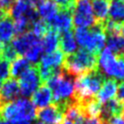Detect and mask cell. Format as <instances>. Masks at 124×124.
Masks as SVG:
<instances>
[{"label":"cell","mask_w":124,"mask_h":124,"mask_svg":"<svg viewBox=\"0 0 124 124\" xmlns=\"http://www.w3.org/2000/svg\"><path fill=\"white\" fill-rule=\"evenodd\" d=\"M75 78L65 70H61L46 80L55 105L64 111L69 105L77 102L75 99Z\"/></svg>","instance_id":"cell-1"},{"label":"cell","mask_w":124,"mask_h":124,"mask_svg":"<svg viewBox=\"0 0 124 124\" xmlns=\"http://www.w3.org/2000/svg\"><path fill=\"white\" fill-rule=\"evenodd\" d=\"M104 75L94 70L75 78V99L78 103L85 102L89 99L95 98L105 82Z\"/></svg>","instance_id":"cell-2"},{"label":"cell","mask_w":124,"mask_h":124,"mask_svg":"<svg viewBox=\"0 0 124 124\" xmlns=\"http://www.w3.org/2000/svg\"><path fill=\"white\" fill-rule=\"evenodd\" d=\"M97 54L84 48L78 49L65 57L63 65L64 70L74 78L97 70Z\"/></svg>","instance_id":"cell-3"},{"label":"cell","mask_w":124,"mask_h":124,"mask_svg":"<svg viewBox=\"0 0 124 124\" xmlns=\"http://www.w3.org/2000/svg\"><path fill=\"white\" fill-rule=\"evenodd\" d=\"M36 117V109L32 102L23 98L0 106V118L5 121L30 122Z\"/></svg>","instance_id":"cell-4"},{"label":"cell","mask_w":124,"mask_h":124,"mask_svg":"<svg viewBox=\"0 0 124 124\" xmlns=\"http://www.w3.org/2000/svg\"><path fill=\"white\" fill-rule=\"evenodd\" d=\"M107 35L101 23L97 22L91 28H77L75 32V39L82 48L87 49L93 53H98L103 49Z\"/></svg>","instance_id":"cell-5"},{"label":"cell","mask_w":124,"mask_h":124,"mask_svg":"<svg viewBox=\"0 0 124 124\" xmlns=\"http://www.w3.org/2000/svg\"><path fill=\"white\" fill-rule=\"evenodd\" d=\"M97 63L104 77L124 82V57L115 56L107 47L100 53Z\"/></svg>","instance_id":"cell-6"},{"label":"cell","mask_w":124,"mask_h":124,"mask_svg":"<svg viewBox=\"0 0 124 124\" xmlns=\"http://www.w3.org/2000/svg\"><path fill=\"white\" fill-rule=\"evenodd\" d=\"M65 55L61 50H55L50 53H46L41 58L39 73L42 81L46 82L52 76L56 75L62 70L64 65Z\"/></svg>","instance_id":"cell-7"},{"label":"cell","mask_w":124,"mask_h":124,"mask_svg":"<svg viewBox=\"0 0 124 124\" xmlns=\"http://www.w3.org/2000/svg\"><path fill=\"white\" fill-rule=\"evenodd\" d=\"M72 12L73 23L77 28H89L97 23L90 0H76Z\"/></svg>","instance_id":"cell-8"},{"label":"cell","mask_w":124,"mask_h":124,"mask_svg":"<svg viewBox=\"0 0 124 124\" xmlns=\"http://www.w3.org/2000/svg\"><path fill=\"white\" fill-rule=\"evenodd\" d=\"M42 82L39 69L37 66L31 67L22 76L19 77L18 86L19 92L24 97L31 96L39 87Z\"/></svg>","instance_id":"cell-9"},{"label":"cell","mask_w":124,"mask_h":124,"mask_svg":"<svg viewBox=\"0 0 124 124\" xmlns=\"http://www.w3.org/2000/svg\"><path fill=\"white\" fill-rule=\"evenodd\" d=\"M49 28L52 30L61 33L70 31L73 25V18H72V10L70 9H63L60 8L55 16L48 22Z\"/></svg>","instance_id":"cell-10"},{"label":"cell","mask_w":124,"mask_h":124,"mask_svg":"<svg viewBox=\"0 0 124 124\" xmlns=\"http://www.w3.org/2000/svg\"><path fill=\"white\" fill-rule=\"evenodd\" d=\"M36 116L44 124H62L64 119V110L54 104L39 109Z\"/></svg>","instance_id":"cell-11"},{"label":"cell","mask_w":124,"mask_h":124,"mask_svg":"<svg viewBox=\"0 0 124 124\" xmlns=\"http://www.w3.org/2000/svg\"><path fill=\"white\" fill-rule=\"evenodd\" d=\"M40 41V39L35 36L30 31L23 33L21 35H17L11 43V46L16 50V54L25 55V53L36 44Z\"/></svg>","instance_id":"cell-12"},{"label":"cell","mask_w":124,"mask_h":124,"mask_svg":"<svg viewBox=\"0 0 124 124\" xmlns=\"http://www.w3.org/2000/svg\"><path fill=\"white\" fill-rule=\"evenodd\" d=\"M19 92L18 82L16 78H7L0 88V106L17 99Z\"/></svg>","instance_id":"cell-13"},{"label":"cell","mask_w":124,"mask_h":124,"mask_svg":"<svg viewBox=\"0 0 124 124\" xmlns=\"http://www.w3.org/2000/svg\"><path fill=\"white\" fill-rule=\"evenodd\" d=\"M52 101H53V97L51 90L46 84L41 85L32 94V104L34 105V107L38 108L39 109L48 107L52 103Z\"/></svg>","instance_id":"cell-14"},{"label":"cell","mask_w":124,"mask_h":124,"mask_svg":"<svg viewBox=\"0 0 124 124\" xmlns=\"http://www.w3.org/2000/svg\"><path fill=\"white\" fill-rule=\"evenodd\" d=\"M117 88H118V84H117L116 80L110 79V78L108 80H105V82L103 83L101 89L99 90V92L95 98L97 99V101L99 103L104 104V103L113 99V97L117 93Z\"/></svg>","instance_id":"cell-15"},{"label":"cell","mask_w":124,"mask_h":124,"mask_svg":"<svg viewBox=\"0 0 124 124\" xmlns=\"http://www.w3.org/2000/svg\"><path fill=\"white\" fill-rule=\"evenodd\" d=\"M16 32L12 18L9 15L4 16L0 19V44L2 46L10 44Z\"/></svg>","instance_id":"cell-16"},{"label":"cell","mask_w":124,"mask_h":124,"mask_svg":"<svg viewBox=\"0 0 124 124\" xmlns=\"http://www.w3.org/2000/svg\"><path fill=\"white\" fill-rule=\"evenodd\" d=\"M37 13L46 22H49L59 11V7L51 0H45L37 6Z\"/></svg>","instance_id":"cell-17"},{"label":"cell","mask_w":124,"mask_h":124,"mask_svg":"<svg viewBox=\"0 0 124 124\" xmlns=\"http://www.w3.org/2000/svg\"><path fill=\"white\" fill-rule=\"evenodd\" d=\"M108 48L117 57H124V37L120 33L108 35Z\"/></svg>","instance_id":"cell-18"},{"label":"cell","mask_w":124,"mask_h":124,"mask_svg":"<svg viewBox=\"0 0 124 124\" xmlns=\"http://www.w3.org/2000/svg\"><path fill=\"white\" fill-rule=\"evenodd\" d=\"M59 44H60L61 51L67 55L73 54L74 52H76L78 48L77 41L71 31H67L61 34L59 39Z\"/></svg>","instance_id":"cell-19"},{"label":"cell","mask_w":124,"mask_h":124,"mask_svg":"<svg viewBox=\"0 0 124 124\" xmlns=\"http://www.w3.org/2000/svg\"><path fill=\"white\" fill-rule=\"evenodd\" d=\"M109 20L116 24H124V2L120 0H112L108 9Z\"/></svg>","instance_id":"cell-20"},{"label":"cell","mask_w":124,"mask_h":124,"mask_svg":"<svg viewBox=\"0 0 124 124\" xmlns=\"http://www.w3.org/2000/svg\"><path fill=\"white\" fill-rule=\"evenodd\" d=\"M85 117H100L102 112V104L96 98L89 99L85 102L78 103Z\"/></svg>","instance_id":"cell-21"},{"label":"cell","mask_w":124,"mask_h":124,"mask_svg":"<svg viewBox=\"0 0 124 124\" xmlns=\"http://www.w3.org/2000/svg\"><path fill=\"white\" fill-rule=\"evenodd\" d=\"M43 37L44 38L41 42L44 51H46V53H50L52 51L57 50L59 45V35L56 31L49 29Z\"/></svg>","instance_id":"cell-22"},{"label":"cell","mask_w":124,"mask_h":124,"mask_svg":"<svg viewBox=\"0 0 124 124\" xmlns=\"http://www.w3.org/2000/svg\"><path fill=\"white\" fill-rule=\"evenodd\" d=\"M93 15L97 22H103L107 19L109 9L108 0H93L91 3Z\"/></svg>","instance_id":"cell-23"},{"label":"cell","mask_w":124,"mask_h":124,"mask_svg":"<svg viewBox=\"0 0 124 124\" xmlns=\"http://www.w3.org/2000/svg\"><path fill=\"white\" fill-rule=\"evenodd\" d=\"M31 68V63L24 57H16L15 60L12 61L10 66V74L13 78H19L22 76L27 70Z\"/></svg>","instance_id":"cell-24"},{"label":"cell","mask_w":124,"mask_h":124,"mask_svg":"<svg viewBox=\"0 0 124 124\" xmlns=\"http://www.w3.org/2000/svg\"><path fill=\"white\" fill-rule=\"evenodd\" d=\"M30 28H31V33H33L35 36H37L38 38L41 36H44L50 28L47 22H46L43 19L38 18L37 20H35L34 22H32L30 24Z\"/></svg>","instance_id":"cell-25"},{"label":"cell","mask_w":124,"mask_h":124,"mask_svg":"<svg viewBox=\"0 0 124 124\" xmlns=\"http://www.w3.org/2000/svg\"><path fill=\"white\" fill-rule=\"evenodd\" d=\"M43 46H42V42L41 40L36 43L26 53H25V56H26V59L30 62V63H37L39 61V59L41 58V54L43 52Z\"/></svg>","instance_id":"cell-26"},{"label":"cell","mask_w":124,"mask_h":124,"mask_svg":"<svg viewBox=\"0 0 124 124\" xmlns=\"http://www.w3.org/2000/svg\"><path fill=\"white\" fill-rule=\"evenodd\" d=\"M15 27V32L17 35H21L23 33L28 32V29L30 28V22L25 18V17H20L16 19L14 23Z\"/></svg>","instance_id":"cell-27"},{"label":"cell","mask_w":124,"mask_h":124,"mask_svg":"<svg viewBox=\"0 0 124 124\" xmlns=\"http://www.w3.org/2000/svg\"><path fill=\"white\" fill-rule=\"evenodd\" d=\"M1 50H2V57L3 60L6 61H13L16 58L17 54L16 52V50L13 48V46H11V44H7V45H3L1 46Z\"/></svg>","instance_id":"cell-28"},{"label":"cell","mask_w":124,"mask_h":124,"mask_svg":"<svg viewBox=\"0 0 124 124\" xmlns=\"http://www.w3.org/2000/svg\"><path fill=\"white\" fill-rule=\"evenodd\" d=\"M9 75H10L9 62L6 60H1L0 61V81L7 79Z\"/></svg>","instance_id":"cell-29"},{"label":"cell","mask_w":124,"mask_h":124,"mask_svg":"<svg viewBox=\"0 0 124 124\" xmlns=\"http://www.w3.org/2000/svg\"><path fill=\"white\" fill-rule=\"evenodd\" d=\"M17 0H0V11L4 15H8L12 6L16 2Z\"/></svg>","instance_id":"cell-30"},{"label":"cell","mask_w":124,"mask_h":124,"mask_svg":"<svg viewBox=\"0 0 124 124\" xmlns=\"http://www.w3.org/2000/svg\"><path fill=\"white\" fill-rule=\"evenodd\" d=\"M51 1H53L57 6H60L63 9H70V10H73V7L76 2V0H51Z\"/></svg>","instance_id":"cell-31"},{"label":"cell","mask_w":124,"mask_h":124,"mask_svg":"<svg viewBox=\"0 0 124 124\" xmlns=\"http://www.w3.org/2000/svg\"><path fill=\"white\" fill-rule=\"evenodd\" d=\"M105 124H124V117L121 116V115L112 116Z\"/></svg>","instance_id":"cell-32"},{"label":"cell","mask_w":124,"mask_h":124,"mask_svg":"<svg viewBox=\"0 0 124 124\" xmlns=\"http://www.w3.org/2000/svg\"><path fill=\"white\" fill-rule=\"evenodd\" d=\"M117 100L121 103H124V82H122L117 88Z\"/></svg>","instance_id":"cell-33"},{"label":"cell","mask_w":124,"mask_h":124,"mask_svg":"<svg viewBox=\"0 0 124 124\" xmlns=\"http://www.w3.org/2000/svg\"><path fill=\"white\" fill-rule=\"evenodd\" d=\"M0 124H29V122H26V121H5V122H0Z\"/></svg>","instance_id":"cell-34"},{"label":"cell","mask_w":124,"mask_h":124,"mask_svg":"<svg viewBox=\"0 0 124 124\" xmlns=\"http://www.w3.org/2000/svg\"><path fill=\"white\" fill-rule=\"evenodd\" d=\"M27 1L34 7V6H38V5H40V4H41L43 1H45V0H27Z\"/></svg>","instance_id":"cell-35"},{"label":"cell","mask_w":124,"mask_h":124,"mask_svg":"<svg viewBox=\"0 0 124 124\" xmlns=\"http://www.w3.org/2000/svg\"><path fill=\"white\" fill-rule=\"evenodd\" d=\"M119 33H121L122 34V36L124 37V24L123 25H121V28H120V32Z\"/></svg>","instance_id":"cell-36"},{"label":"cell","mask_w":124,"mask_h":124,"mask_svg":"<svg viewBox=\"0 0 124 124\" xmlns=\"http://www.w3.org/2000/svg\"><path fill=\"white\" fill-rule=\"evenodd\" d=\"M62 124H73V123L70 122V121H68V120H64V121L62 122Z\"/></svg>","instance_id":"cell-37"},{"label":"cell","mask_w":124,"mask_h":124,"mask_svg":"<svg viewBox=\"0 0 124 124\" xmlns=\"http://www.w3.org/2000/svg\"><path fill=\"white\" fill-rule=\"evenodd\" d=\"M4 16H6V15H4V14H3V13H2L1 11H0V19H1V18H2V17H3Z\"/></svg>","instance_id":"cell-38"},{"label":"cell","mask_w":124,"mask_h":124,"mask_svg":"<svg viewBox=\"0 0 124 124\" xmlns=\"http://www.w3.org/2000/svg\"><path fill=\"white\" fill-rule=\"evenodd\" d=\"M2 57V50H1V46H0V58Z\"/></svg>","instance_id":"cell-39"},{"label":"cell","mask_w":124,"mask_h":124,"mask_svg":"<svg viewBox=\"0 0 124 124\" xmlns=\"http://www.w3.org/2000/svg\"><path fill=\"white\" fill-rule=\"evenodd\" d=\"M122 112H123V117H124V107H123V110H122Z\"/></svg>","instance_id":"cell-40"},{"label":"cell","mask_w":124,"mask_h":124,"mask_svg":"<svg viewBox=\"0 0 124 124\" xmlns=\"http://www.w3.org/2000/svg\"><path fill=\"white\" fill-rule=\"evenodd\" d=\"M35 124H44V123H42V122H39V123H35Z\"/></svg>","instance_id":"cell-41"},{"label":"cell","mask_w":124,"mask_h":124,"mask_svg":"<svg viewBox=\"0 0 124 124\" xmlns=\"http://www.w3.org/2000/svg\"><path fill=\"white\" fill-rule=\"evenodd\" d=\"M0 88H1V81H0Z\"/></svg>","instance_id":"cell-42"},{"label":"cell","mask_w":124,"mask_h":124,"mask_svg":"<svg viewBox=\"0 0 124 124\" xmlns=\"http://www.w3.org/2000/svg\"><path fill=\"white\" fill-rule=\"evenodd\" d=\"M120 1H123V2H124V0H120Z\"/></svg>","instance_id":"cell-43"}]
</instances>
